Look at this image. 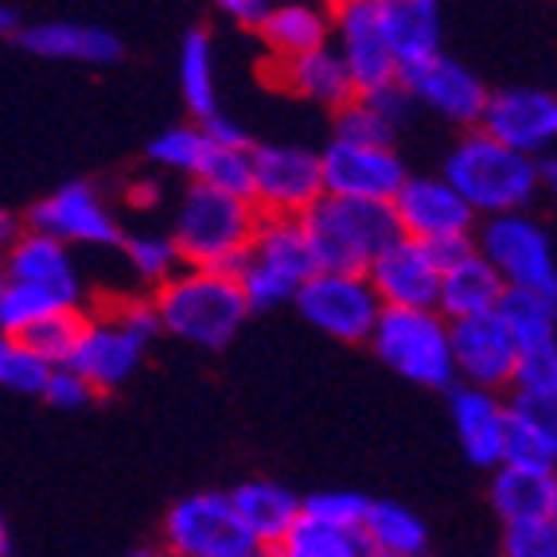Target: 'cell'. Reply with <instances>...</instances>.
Returning <instances> with one entry per match:
<instances>
[{"mask_svg": "<svg viewBox=\"0 0 557 557\" xmlns=\"http://www.w3.org/2000/svg\"><path fill=\"white\" fill-rule=\"evenodd\" d=\"M261 214L246 196H231L219 187L187 184L172 211V242H176L184 270L238 273L250 250Z\"/></svg>", "mask_w": 557, "mask_h": 557, "instance_id": "cell-1", "label": "cell"}, {"mask_svg": "<svg viewBox=\"0 0 557 557\" xmlns=\"http://www.w3.org/2000/svg\"><path fill=\"white\" fill-rule=\"evenodd\" d=\"M441 176L472 207L475 219L487 223L503 214H527L542 191V160L503 149L499 140L472 129L448 149Z\"/></svg>", "mask_w": 557, "mask_h": 557, "instance_id": "cell-2", "label": "cell"}, {"mask_svg": "<svg viewBox=\"0 0 557 557\" xmlns=\"http://www.w3.org/2000/svg\"><path fill=\"white\" fill-rule=\"evenodd\" d=\"M152 305H157L160 332L203 351H223L250 320V305L242 297L234 273L180 270L152 293Z\"/></svg>", "mask_w": 557, "mask_h": 557, "instance_id": "cell-3", "label": "cell"}, {"mask_svg": "<svg viewBox=\"0 0 557 557\" xmlns=\"http://www.w3.org/2000/svg\"><path fill=\"white\" fill-rule=\"evenodd\" d=\"M300 226L308 234L317 270L324 273H367L374 258L398 238L391 207L335 196H320Z\"/></svg>", "mask_w": 557, "mask_h": 557, "instance_id": "cell-4", "label": "cell"}, {"mask_svg": "<svg viewBox=\"0 0 557 557\" xmlns=\"http://www.w3.org/2000/svg\"><path fill=\"white\" fill-rule=\"evenodd\" d=\"M371 351L382 367H391L398 379L425 386V391H453V324L437 308L413 312V308H382L371 335Z\"/></svg>", "mask_w": 557, "mask_h": 557, "instance_id": "cell-5", "label": "cell"}, {"mask_svg": "<svg viewBox=\"0 0 557 557\" xmlns=\"http://www.w3.org/2000/svg\"><path fill=\"white\" fill-rule=\"evenodd\" d=\"M312 273L320 270L300 219H261L234 281L250 312H270V308L293 305Z\"/></svg>", "mask_w": 557, "mask_h": 557, "instance_id": "cell-6", "label": "cell"}, {"mask_svg": "<svg viewBox=\"0 0 557 557\" xmlns=\"http://www.w3.org/2000/svg\"><path fill=\"white\" fill-rule=\"evenodd\" d=\"M475 250L499 273L515 297H534L557 308V258L549 231L534 214H503L475 226Z\"/></svg>", "mask_w": 557, "mask_h": 557, "instance_id": "cell-7", "label": "cell"}, {"mask_svg": "<svg viewBox=\"0 0 557 557\" xmlns=\"http://www.w3.org/2000/svg\"><path fill=\"white\" fill-rule=\"evenodd\" d=\"M391 214L401 238L433 246L441 258L460 250V246H472L475 223H480L472 214V207L456 196L453 184H448L441 172L437 176H433V172L409 176L406 184L398 187V196L391 199Z\"/></svg>", "mask_w": 557, "mask_h": 557, "instance_id": "cell-8", "label": "cell"}, {"mask_svg": "<svg viewBox=\"0 0 557 557\" xmlns=\"http://www.w3.org/2000/svg\"><path fill=\"white\" fill-rule=\"evenodd\" d=\"M324 196L320 152L293 140L253 145L250 203L261 219H305L312 203Z\"/></svg>", "mask_w": 557, "mask_h": 557, "instance_id": "cell-9", "label": "cell"}, {"mask_svg": "<svg viewBox=\"0 0 557 557\" xmlns=\"http://www.w3.org/2000/svg\"><path fill=\"white\" fill-rule=\"evenodd\" d=\"M308 324L339 344H371L382 305L367 273H312L293 297Z\"/></svg>", "mask_w": 557, "mask_h": 557, "instance_id": "cell-10", "label": "cell"}, {"mask_svg": "<svg viewBox=\"0 0 557 557\" xmlns=\"http://www.w3.org/2000/svg\"><path fill=\"white\" fill-rule=\"evenodd\" d=\"M332 51L344 59L355 98H374L401 86V71L382 36L379 0H344L332 9Z\"/></svg>", "mask_w": 557, "mask_h": 557, "instance_id": "cell-11", "label": "cell"}, {"mask_svg": "<svg viewBox=\"0 0 557 557\" xmlns=\"http://www.w3.org/2000/svg\"><path fill=\"white\" fill-rule=\"evenodd\" d=\"M515 335V401L557 398V308L507 293L499 305Z\"/></svg>", "mask_w": 557, "mask_h": 557, "instance_id": "cell-12", "label": "cell"}, {"mask_svg": "<svg viewBox=\"0 0 557 557\" xmlns=\"http://www.w3.org/2000/svg\"><path fill=\"white\" fill-rule=\"evenodd\" d=\"M250 546L226 492H191L164 515L168 557H238Z\"/></svg>", "mask_w": 557, "mask_h": 557, "instance_id": "cell-13", "label": "cell"}, {"mask_svg": "<svg viewBox=\"0 0 557 557\" xmlns=\"http://www.w3.org/2000/svg\"><path fill=\"white\" fill-rule=\"evenodd\" d=\"M24 231L47 234V238L63 242L71 250L75 246H121V226L113 219L110 203L86 180H71L39 203H32L28 214H24Z\"/></svg>", "mask_w": 557, "mask_h": 557, "instance_id": "cell-14", "label": "cell"}, {"mask_svg": "<svg viewBox=\"0 0 557 557\" xmlns=\"http://www.w3.org/2000/svg\"><path fill=\"white\" fill-rule=\"evenodd\" d=\"M320 172H324V196L382 207H391L398 187L409 180L406 160L398 157V149L351 145V140L339 137H332L320 149Z\"/></svg>", "mask_w": 557, "mask_h": 557, "instance_id": "cell-15", "label": "cell"}, {"mask_svg": "<svg viewBox=\"0 0 557 557\" xmlns=\"http://www.w3.org/2000/svg\"><path fill=\"white\" fill-rule=\"evenodd\" d=\"M401 90L409 94L413 106H421V110H429L433 117L448 121V125H456V129H465V133L480 129L483 106H487V94H492L472 66L445 55V51H441L437 59H429V63L406 71V75H401Z\"/></svg>", "mask_w": 557, "mask_h": 557, "instance_id": "cell-16", "label": "cell"}, {"mask_svg": "<svg viewBox=\"0 0 557 557\" xmlns=\"http://www.w3.org/2000/svg\"><path fill=\"white\" fill-rule=\"evenodd\" d=\"M515 335L503 312H483L453 324V371L456 386L503 394L515 382Z\"/></svg>", "mask_w": 557, "mask_h": 557, "instance_id": "cell-17", "label": "cell"}, {"mask_svg": "<svg viewBox=\"0 0 557 557\" xmlns=\"http://www.w3.org/2000/svg\"><path fill=\"white\" fill-rule=\"evenodd\" d=\"M441 273H445V258L433 246H421V242H409L398 234L374 258V265L367 270V281H371L382 308L425 312V308H437L441 300Z\"/></svg>", "mask_w": 557, "mask_h": 557, "instance_id": "cell-18", "label": "cell"}, {"mask_svg": "<svg viewBox=\"0 0 557 557\" xmlns=\"http://www.w3.org/2000/svg\"><path fill=\"white\" fill-rule=\"evenodd\" d=\"M483 137L499 140L503 149L534 157L554 145V98L534 86H503V90L487 94L480 117Z\"/></svg>", "mask_w": 557, "mask_h": 557, "instance_id": "cell-19", "label": "cell"}, {"mask_svg": "<svg viewBox=\"0 0 557 557\" xmlns=\"http://www.w3.org/2000/svg\"><path fill=\"white\" fill-rule=\"evenodd\" d=\"M145 351L149 347L140 344L133 332H125L110 312H94V317L83 320V335H78L75 355L66 367L83 374L94 394H110L137 374Z\"/></svg>", "mask_w": 557, "mask_h": 557, "instance_id": "cell-20", "label": "cell"}, {"mask_svg": "<svg viewBox=\"0 0 557 557\" xmlns=\"http://www.w3.org/2000/svg\"><path fill=\"white\" fill-rule=\"evenodd\" d=\"M0 270L12 285L44 288L59 305L78 308L83 305V277H78L75 253L63 242L47 238V234L24 231L9 250L0 253Z\"/></svg>", "mask_w": 557, "mask_h": 557, "instance_id": "cell-21", "label": "cell"}, {"mask_svg": "<svg viewBox=\"0 0 557 557\" xmlns=\"http://www.w3.org/2000/svg\"><path fill=\"white\" fill-rule=\"evenodd\" d=\"M448 418L453 433L460 441V453L475 468H499L503 445H507V425H511V401L503 394L472 391V386H453L448 391Z\"/></svg>", "mask_w": 557, "mask_h": 557, "instance_id": "cell-22", "label": "cell"}, {"mask_svg": "<svg viewBox=\"0 0 557 557\" xmlns=\"http://www.w3.org/2000/svg\"><path fill=\"white\" fill-rule=\"evenodd\" d=\"M507 297L499 273L487 265L480 250L472 246H460V250L445 253V273H441V300L437 312L456 324V320L483 317V312H495Z\"/></svg>", "mask_w": 557, "mask_h": 557, "instance_id": "cell-23", "label": "cell"}, {"mask_svg": "<svg viewBox=\"0 0 557 557\" xmlns=\"http://www.w3.org/2000/svg\"><path fill=\"white\" fill-rule=\"evenodd\" d=\"M16 39L32 55L55 59V63H117L121 36L102 24H83V20H44V24H24Z\"/></svg>", "mask_w": 557, "mask_h": 557, "instance_id": "cell-24", "label": "cell"}, {"mask_svg": "<svg viewBox=\"0 0 557 557\" xmlns=\"http://www.w3.org/2000/svg\"><path fill=\"white\" fill-rule=\"evenodd\" d=\"M379 20L401 75L437 59L445 47L437 0H379Z\"/></svg>", "mask_w": 557, "mask_h": 557, "instance_id": "cell-25", "label": "cell"}, {"mask_svg": "<svg viewBox=\"0 0 557 557\" xmlns=\"http://www.w3.org/2000/svg\"><path fill=\"white\" fill-rule=\"evenodd\" d=\"M226 499L246 539L261 549H273L300 522V495L277 480H242L234 492H226Z\"/></svg>", "mask_w": 557, "mask_h": 557, "instance_id": "cell-26", "label": "cell"}, {"mask_svg": "<svg viewBox=\"0 0 557 557\" xmlns=\"http://www.w3.org/2000/svg\"><path fill=\"white\" fill-rule=\"evenodd\" d=\"M273 83L300 102H312L332 113H339L355 98L351 75H347L344 59L332 51V44L300 59H288V63H273Z\"/></svg>", "mask_w": 557, "mask_h": 557, "instance_id": "cell-27", "label": "cell"}, {"mask_svg": "<svg viewBox=\"0 0 557 557\" xmlns=\"http://www.w3.org/2000/svg\"><path fill=\"white\" fill-rule=\"evenodd\" d=\"M261 44L270 47L273 63H288L308 51L332 44V9L324 4H270V16L261 20L258 28Z\"/></svg>", "mask_w": 557, "mask_h": 557, "instance_id": "cell-28", "label": "cell"}, {"mask_svg": "<svg viewBox=\"0 0 557 557\" xmlns=\"http://www.w3.org/2000/svg\"><path fill=\"white\" fill-rule=\"evenodd\" d=\"M492 507L503 530L522 522H549L557 507V472H530V468H495Z\"/></svg>", "mask_w": 557, "mask_h": 557, "instance_id": "cell-29", "label": "cell"}, {"mask_svg": "<svg viewBox=\"0 0 557 557\" xmlns=\"http://www.w3.org/2000/svg\"><path fill=\"white\" fill-rule=\"evenodd\" d=\"M413 113V102L401 86L374 98H351L344 110L335 113V133L332 137L351 140V145H374V149H394L398 129Z\"/></svg>", "mask_w": 557, "mask_h": 557, "instance_id": "cell-30", "label": "cell"}, {"mask_svg": "<svg viewBox=\"0 0 557 557\" xmlns=\"http://www.w3.org/2000/svg\"><path fill=\"white\" fill-rule=\"evenodd\" d=\"M359 539L367 557H429L425 519L394 499H371Z\"/></svg>", "mask_w": 557, "mask_h": 557, "instance_id": "cell-31", "label": "cell"}, {"mask_svg": "<svg viewBox=\"0 0 557 557\" xmlns=\"http://www.w3.org/2000/svg\"><path fill=\"white\" fill-rule=\"evenodd\" d=\"M180 94L196 125L219 117V75H214V39L211 32L191 28L180 44Z\"/></svg>", "mask_w": 557, "mask_h": 557, "instance_id": "cell-32", "label": "cell"}, {"mask_svg": "<svg viewBox=\"0 0 557 557\" xmlns=\"http://www.w3.org/2000/svg\"><path fill=\"white\" fill-rule=\"evenodd\" d=\"M121 253H125V265L133 270V277H137L140 285H149L152 293H157L160 285H168V281L184 270L176 242H172V234L168 231L121 234Z\"/></svg>", "mask_w": 557, "mask_h": 557, "instance_id": "cell-33", "label": "cell"}, {"mask_svg": "<svg viewBox=\"0 0 557 557\" xmlns=\"http://www.w3.org/2000/svg\"><path fill=\"white\" fill-rule=\"evenodd\" d=\"M83 308H59V312L39 320V324H32L24 335H16V344L28 347L32 355H39L51 367H66L71 355H75L78 335H83Z\"/></svg>", "mask_w": 557, "mask_h": 557, "instance_id": "cell-34", "label": "cell"}, {"mask_svg": "<svg viewBox=\"0 0 557 557\" xmlns=\"http://www.w3.org/2000/svg\"><path fill=\"white\" fill-rule=\"evenodd\" d=\"M250 180H253V145H214L211 140L203 164H199V176L191 184H207V187H219V191H231V196L250 199Z\"/></svg>", "mask_w": 557, "mask_h": 557, "instance_id": "cell-35", "label": "cell"}, {"mask_svg": "<svg viewBox=\"0 0 557 557\" xmlns=\"http://www.w3.org/2000/svg\"><path fill=\"white\" fill-rule=\"evenodd\" d=\"M273 557H367L359 534L324 530L317 522L300 519L285 539L273 546Z\"/></svg>", "mask_w": 557, "mask_h": 557, "instance_id": "cell-36", "label": "cell"}, {"mask_svg": "<svg viewBox=\"0 0 557 557\" xmlns=\"http://www.w3.org/2000/svg\"><path fill=\"white\" fill-rule=\"evenodd\" d=\"M207 145H211V140H207L203 125L187 121V125H172V129H164L160 137H152L149 157L157 160L164 172L196 180L199 164H203V157H207Z\"/></svg>", "mask_w": 557, "mask_h": 557, "instance_id": "cell-37", "label": "cell"}, {"mask_svg": "<svg viewBox=\"0 0 557 557\" xmlns=\"http://www.w3.org/2000/svg\"><path fill=\"white\" fill-rule=\"evenodd\" d=\"M367 507L371 499L359 492H347V487H327L300 499V519L317 522L324 530H344V534H359L362 519H367Z\"/></svg>", "mask_w": 557, "mask_h": 557, "instance_id": "cell-38", "label": "cell"}, {"mask_svg": "<svg viewBox=\"0 0 557 557\" xmlns=\"http://www.w3.org/2000/svg\"><path fill=\"white\" fill-rule=\"evenodd\" d=\"M59 305L51 293H44V288H32V285H4V293H0V332L9 335V339H16V335H24L32 324H39L44 317H51V312H59Z\"/></svg>", "mask_w": 557, "mask_h": 557, "instance_id": "cell-39", "label": "cell"}, {"mask_svg": "<svg viewBox=\"0 0 557 557\" xmlns=\"http://www.w3.org/2000/svg\"><path fill=\"white\" fill-rule=\"evenodd\" d=\"M51 362H44L39 355H32L28 347H20L16 339H12L9 355H4V362H0V386L12 394H28V398H44V386L47 379H51Z\"/></svg>", "mask_w": 557, "mask_h": 557, "instance_id": "cell-40", "label": "cell"}, {"mask_svg": "<svg viewBox=\"0 0 557 557\" xmlns=\"http://www.w3.org/2000/svg\"><path fill=\"white\" fill-rule=\"evenodd\" d=\"M102 312H110L125 332H133L140 344L149 347L152 339L160 335V317H157V305H152V293H125L117 300H106Z\"/></svg>", "mask_w": 557, "mask_h": 557, "instance_id": "cell-41", "label": "cell"}, {"mask_svg": "<svg viewBox=\"0 0 557 557\" xmlns=\"http://www.w3.org/2000/svg\"><path fill=\"white\" fill-rule=\"evenodd\" d=\"M499 557H557V527L549 522H522L503 530Z\"/></svg>", "mask_w": 557, "mask_h": 557, "instance_id": "cell-42", "label": "cell"}, {"mask_svg": "<svg viewBox=\"0 0 557 557\" xmlns=\"http://www.w3.org/2000/svg\"><path fill=\"white\" fill-rule=\"evenodd\" d=\"M90 398H98V394H94L90 382L71 371V367H55L44 386V401H51L55 409H83Z\"/></svg>", "mask_w": 557, "mask_h": 557, "instance_id": "cell-43", "label": "cell"}, {"mask_svg": "<svg viewBox=\"0 0 557 557\" xmlns=\"http://www.w3.org/2000/svg\"><path fill=\"white\" fill-rule=\"evenodd\" d=\"M511 406L527 413L530 425L539 429L542 437H546L549 453L557 456V398H546V401H511Z\"/></svg>", "mask_w": 557, "mask_h": 557, "instance_id": "cell-44", "label": "cell"}, {"mask_svg": "<svg viewBox=\"0 0 557 557\" xmlns=\"http://www.w3.org/2000/svg\"><path fill=\"white\" fill-rule=\"evenodd\" d=\"M219 12L231 20L234 28L258 32L261 20L270 16V4H265V0H223V9H219Z\"/></svg>", "mask_w": 557, "mask_h": 557, "instance_id": "cell-45", "label": "cell"}, {"mask_svg": "<svg viewBox=\"0 0 557 557\" xmlns=\"http://www.w3.org/2000/svg\"><path fill=\"white\" fill-rule=\"evenodd\" d=\"M160 199H164V187H160V180H137V184L129 187V203L137 207V211H152Z\"/></svg>", "mask_w": 557, "mask_h": 557, "instance_id": "cell-46", "label": "cell"}, {"mask_svg": "<svg viewBox=\"0 0 557 557\" xmlns=\"http://www.w3.org/2000/svg\"><path fill=\"white\" fill-rule=\"evenodd\" d=\"M20 234H24V219H16L12 211H4V207H0V253L9 250Z\"/></svg>", "mask_w": 557, "mask_h": 557, "instance_id": "cell-47", "label": "cell"}, {"mask_svg": "<svg viewBox=\"0 0 557 557\" xmlns=\"http://www.w3.org/2000/svg\"><path fill=\"white\" fill-rule=\"evenodd\" d=\"M542 191L557 203V160H546V164H542Z\"/></svg>", "mask_w": 557, "mask_h": 557, "instance_id": "cell-48", "label": "cell"}, {"mask_svg": "<svg viewBox=\"0 0 557 557\" xmlns=\"http://www.w3.org/2000/svg\"><path fill=\"white\" fill-rule=\"evenodd\" d=\"M16 32H20L16 9H9V4H0V36H16Z\"/></svg>", "mask_w": 557, "mask_h": 557, "instance_id": "cell-49", "label": "cell"}, {"mask_svg": "<svg viewBox=\"0 0 557 557\" xmlns=\"http://www.w3.org/2000/svg\"><path fill=\"white\" fill-rule=\"evenodd\" d=\"M12 554V534H9V522H4V515H0V557Z\"/></svg>", "mask_w": 557, "mask_h": 557, "instance_id": "cell-50", "label": "cell"}, {"mask_svg": "<svg viewBox=\"0 0 557 557\" xmlns=\"http://www.w3.org/2000/svg\"><path fill=\"white\" fill-rule=\"evenodd\" d=\"M238 557H273V549H261V546H250L246 554H238Z\"/></svg>", "mask_w": 557, "mask_h": 557, "instance_id": "cell-51", "label": "cell"}, {"mask_svg": "<svg viewBox=\"0 0 557 557\" xmlns=\"http://www.w3.org/2000/svg\"><path fill=\"white\" fill-rule=\"evenodd\" d=\"M125 557H164L160 549H133V554H125Z\"/></svg>", "mask_w": 557, "mask_h": 557, "instance_id": "cell-52", "label": "cell"}, {"mask_svg": "<svg viewBox=\"0 0 557 557\" xmlns=\"http://www.w3.org/2000/svg\"><path fill=\"white\" fill-rule=\"evenodd\" d=\"M9 347H12V339L4 332H0V362H4V355H9Z\"/></svg>", "mask_w": 557, "mask_h": 557, "instance_id": "cell-53", "label": "cell"}, {"mask_svg": "<svg viewBox=\"0 0 557 557\" xmlns=\"http://www.w3.org/2000/svg\"><path fill=\"white\" fill-rule=\"evenodd\" d=\"M554 140H557V98H554Z\"/></svg>", "mask_w": 557, "mask_h": 557, "instance_id": "cell-54", "label": "cell"}, {"mask_svg": "<svg viewBox=\"0 0 557 557\" xmlns=\"http://www.w3.org/2000/svg\"><path fill=\"white\" fill-rule=\"evenodd\" d=\"M4 285H9V277H4V270H0V293H4Z\"/></svg>", "mask_w": 557, "mask_h": 557, "instance_id": "cell-55", "label": "cell"}, {"mask_svg": "<svg viewBox=\"0 0 557 557\" xmlns=\"http://www.w3.org/2000/svg\"><path fill=\"white\" fill-rule=\"evenodd\" d=\"M554 527H557V507H554Z\"/></svg>", "mask_w": 557, "mask_h": 557, "instance_id": "cell-56", "label": "cell"}, {"mask_svg": "<svg viewBox=\"0 0 557 557\" xmlns=\"http://www.w3.org/2000/svg\"><path fill=\"white\" fill-rule=\"evenodd\" d=\"M164 557H168V554H164Z\"/></svg>", "mask_w": 557, "mask_h": 557, "instance_id": "cell-57", "label": "cell"}]
</instances>
